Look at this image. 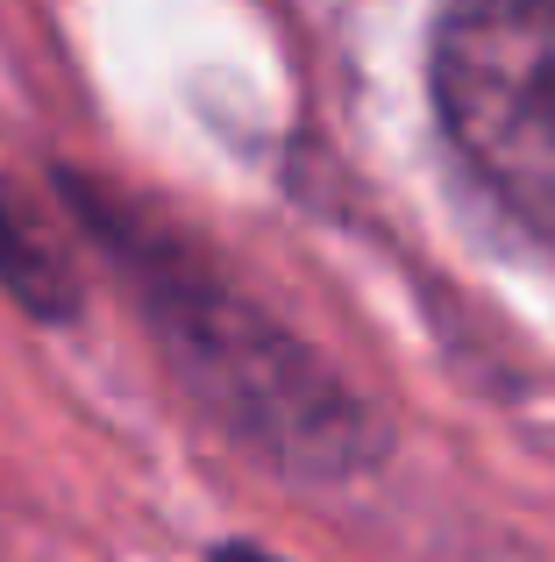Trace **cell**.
<instances>
[{"label":"cell","instance_id":"7a4b0ae2","mask_svg":"<svg viewBox=\"0 0 555 562\" xmlns=\"http://www.w3.org/2000/svg\"><path fill=\"white\" fill-rule=\"evenodd\" d=\"M434 108L463 171L555 249V0H449Z\"/></svg>","mask_w":555,"mask_h":562},{"label":"cell","instance_id":"6da1fadb","mask_svg":"<svg viewBox=\"0 0 555 562\" xmlns=\"http://www.w3.org/2000/svg\"><path fill=\"white\" fill-rule=\"evenodd\" d=\"M79 214L100 228L107 257L128 271L150 335L179 384L271 470L292 477H356L385 456L377 413L349 392L292 328H278L250 292H236L200 249L136 221V206L71 186Z\"/></svg>","mask_w":555,"mask_h":562},{"label":"cell","instance_id":"277c9868","mask_svg":"<svg viewBox=\"0 0 555 562\" xmlns=\"http://www.w3.org/2000/svg\"><path fill=\"white\" fill-rule=\"evenodd\" d=\"M214 562H278V555H264V549H222Z\"/></svg>","mask_w":555,"mask_h":562},{"label":"cell","instance_id":"3957f363","mask_svg":"<svg viewBox=\"0 0 555 562\" xmlns=\"http://www.w3.org/2000/svg\"><path fill=\"white\" fill-rule=\"evenodd\" d=\"M0 285L29 306V314H71V271L36 228L29 214L0 192Z\"/></svg>","mask_w":555,"mask_h":562}]
</instances>
